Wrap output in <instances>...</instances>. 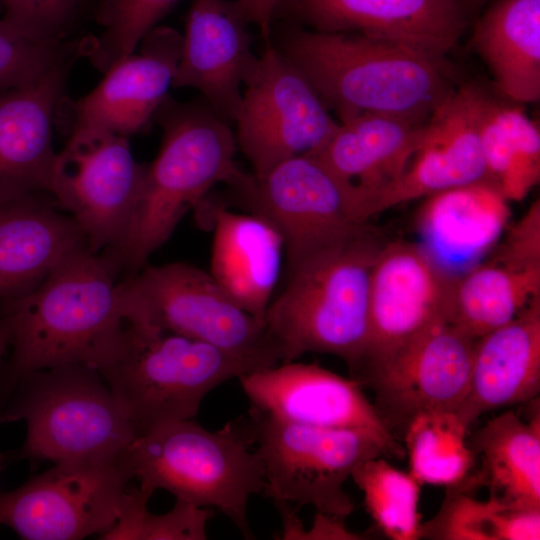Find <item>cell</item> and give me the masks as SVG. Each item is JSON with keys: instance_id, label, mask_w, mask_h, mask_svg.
I'll return each instance as SVG.
<instances>
[{"instance_id": "d4e9b609", "label": "cell", "mask_w": 540, "mask_h": 540, "mask_svg": "<svg viewBox=\"0 0 540 540\" xmlns=\"http://www.w3.org/2000/svg\"><path fill=\"white\" fill-rule=\"evenodd\" d=\"M540 390V296L512 321L475 341L467 394L458 409L479 416L534 400Z\"/></svg>"}, {"instance_id": "484cf974", "label": "cell", "mask_w": 540, "mask_h": 540, "mask_svg": "<svg viewBox=\"0 0 540 540\" xmlns=\"http://www.w3.org/2000/svg\"><path fill=\"white\" fill-rule=\"evenodd\" d=\"M509 218V201L483 180L426 197L417 226L421 246L447 271L448 265L471 264L496 245Z\"/></svg>"}, {"instance_id": "5b68a950", "label": "cell", "mask_w": 540, "mask_h": 540, "mask_svg": "<svg viewBox=\"0 0 540 540\" xmlns=\"http://www.w3.org/2000/svg\"><path fill=\"white\" fill-rule=\"evenodd\" d=\"M120 460L141 486L214 508L252 538L249 499L264 495L266 483L247 416L215 431L192 419L161 425L136 435Z\"/></svg>"}, {"instance_id": "7bdbcfd3", "label": "cell", "mask_w": 540, "mask_h": 540, "mask_svg": "<svg viewBox=\"0 0 540 540\" xmlns=\"http://www.w3.org/2000/svg\"><path fill=\"white\" fill-rule=\"evenodd\" d=\"M1 464H2V456L0 455V469H1Z\"/></svg>"}, {"instance_id": "277c9868", "label": "cell", "mask_w": 540, "mask_h": 540, "mask_svg": "<svg viewBox=\"0 0 540 540\" xmlns=\"http://www.w3.org/2000/svg\"><path fill=\"white\" fill-rule=\"evenodd\" d=\"M381 246L367 224L287 266L285 284L264 317L281 363L306 353L330 354L354 375L368 344L371 272Z\"/></svg>"}, {"instance_id": "e0dca14e", "label": "cell", "mask_w": 540, "mask_h": 540, "mask_svg": "<svg viewBox=\"0 0 540 540\" xmlns=\"http://www.w3.org/2000/svg\"><path fill=\"white\" fill-rule=\"evenodd\" d=\"M474 12L465 0H285L281 15L320 32H349L447 55Z\"/></svg>"}, {"instance_id": "7a4b0ae2", "label": "cell", "mask_w": 540, "mask_h": 540, "mask_svg": "<svg viewBox=\"0 0 540 540\" xmlns=\"http://www.w3.org/2000/svg\"><path fill=\"white\" fill-rule=\"evenodd\" d=\"M116 280L104 255L86 246L33 290L7 300L3 321L16 376L67 364L99 371L110 363L126 327Z\"/></svg>"}, {"instance_id": "8fae6325", "label": "cell", "mask_w": 540, "mask_h": 540, "mask_svg": "<svg viewBox=\"0 0 540 540\" xmlns=\"http://www.w3.org/2000/svg\"><path fill=\"white\" fill-rule=\"evenodd\" d=\"M247 212L281 234L287 266L363 229L345 189L315 154L284 160L230 187Z\"/></svg>"}, {"instance_id": "4316f807", "label": "cell", "mask_w": 540, "mask_h": 540, "mask_svg": "<svg viewBox=\"0 0 540 540\" xmlns=\"http://www.w3.org/2000/svg\"><path fill=\"white\" fill-rule=\"evenodd\" d=\"M472 43L500 94L515 103L540 99V0H492Z\"/></svg>"}, {"instance_id": "8992f818", "label": "cell", "mask_w": 540, "mask_h": 540, "mask_svg": "<svg viewBox=\"0 0 540 540\" xmlns=\"http://www.w3.org/2000/svg\"><path fill=\"white\" fill-rule=\"evenodd\" d=\"M251 371L214 345L128 321L118 353L99 370L136 435L191 420L213 389Z\"/></svg>"}, {"instance_id": "6da1fadb", "label": "cell", "mask_w": 540, "mask_h": 540, "mask_svg": "<svg viewBox=\"0 0 540 540\" xmlns=\"http://www.w3.org/2000/svg\"><path fill=\"white\" fill-rule=\"evenodd\" d=\"M274 45L340 121L376 114L426 122L459 85L447 55L402 42L292 24Z\"/></svg>"}, {"instance_id": "9a60e30c", "label": "cell", "mask_w": 540, "mask_h": 540, "mask_svg": "<svg viewBox=\"0 0 540 540\" xmlns=\"http://www.w3.org/2000/svg\"><path fill=\"white\" fill-rule=\"evenodd\" d=\"M250 407L271 417L306 426L364 432L386 456L404 449L354 378H345L317 363L289 361L238 378Z\"/></svg>"}, {"instance_id": "2e32d148", "label": "cell", "mask_w": 540, "mask_h": 540, "mask_svg": "<svg viewBox=\"0 0 540 540\" xmlns=\"http://www.w3.org/2000/svg\"><path fill=\"white\" fill-rule=\"evenodd\" d=\"M452 277L421 245H382L371 272L368 344L351 377L359 381L420 332L447 320Z\"/></svg>"}, {"instance_id": "7402d4cb", "label": "cell", "mask_w": 540, "mask_h": 540, "mask_svg": "<svg viewBox=\"0 0 540 540\" xmlns=\"http://www.w3.org/2000/svg\"><path fill=\"white\" fill-rule=\"evenodd\" d=\"M426 122L376 114L355 116L340 121L314 153L341 183L360 222H368L376 199L406 169Z\"/></svg>"}, {"instance_id": "1f68e13d", "label": "cell", "mask_w": 540, "mask_h": 540, "mask_svg": "<svg viewBox=\"0 0 540 540\" xmlns=\"http://www.w3.org/2000/svg\"><path fill=\"white\" fill-rule=\"evenodd\" d=\"M351 479L363 494L364 505L376 526L392 540L420 538L421 484L408 472L381 456L359 464Z\"/></svg>"}, {"instance_id": "f35d334b", "label": "cell", "mask_w": 540, "mask_h": 540, "mask_svg": "<svg viewBox=\"0 0 540 540\" xmlns=\"http://www.w3.org/2000/svg\"><path fill=\"white\" fill-rule=\"evenodd\" d=\"M540 508L506 505L498 518L497 540H539Z\"/></svg>"}, {"instance_id": "8d00e7d4", "label": "cell", "mask_w": 540, "mask_h": 540, "mask_svg": "<svg viewBox=\"0 0 540 540\" xmlns=\"http://www.w3.org/2000/svg\"><path fill=\"white\" fill-rule=\"evenodd\" d=\"M79 0H0L4 18L38 37L65 40Z\"/></svg>"}, {"instance_id": "3957f363", "label": "cell", "mask_w": 540, "mask_h": 540, "mask_svg": "<svg viewBox=\"0 0 540 540\" xmlns=\"http://www.w3.org/2000/svg\"><path fill=\"white\" fill-rule=\"evenodd\" d=\"M153 118L163 132L159 153L146 165L124 235L100 252L125 278L145 265L215 185L234 186L246 173L235 161L237 144L229 123L205 100L179 103L167 96Z\"/></svg>"}, {"instance_id": "d590c367", "label": "cell", "mask_w": 540, "mask_h": 540, "mask_svg": "<svg viewBox=\"0 0 540 540\" xmlns=\"http://www.w3.org/2000/svg\"><path fill=\"white\" fill-rule=\"evenodd\" d=\"M474 485L465 480L446 488L438 513L421 524L420 538L438 540H497V523L507 505L489 497L478 500L467 494Z\"/></svg>"}, {"instance_id": "603a6c76", "label": "cell", "mask_w": 540, "mask_h": 540, "mask_svg": "<svg viewBox=\"0 0 540 540\" xmlns=\"http://www.w3.org/2000/svg\"><path fill=\"white\" fill-rule=\"evenodd\" d=\"M196 208L209 214L213 229L209 273L238 306L264 320L281 273V234L257 214L238 213L206 197Z\"/></svg>"}, {"instance_id": "e575fe53", "label": "cell", "mask_w": 540, "mask_h": 540, "mask_svg": "<svg viewBox=\"0 0 540 540\" xmlns=\"http://www.w3.org/2000/svg\"><path fill=\"white\" fill-rule=\"evenodd\" d=\"M88 38L48 40L0 18V91L21 86L87 52Z\"/></svg>"}, {"instance_id": "ab89813d", "label": "cell", "mask_w": 540, "mask_h": 540, "mask_svg": "<svg viewBox=\"0 0 540 540\" xmlns=\"http://www.w3.org/2000/svg\"><path fill=\"white\" fill-rule=\"evenodd\" d=\"M285 0H235L249 24L255 25L263 39L270 40L272 23Z\"/></svg>"}, {"instance_id": "44dd1931", "label": "cell", "mask_w": 540, "mask_h": 540, "mask_svg": "<svg viewBox=\"0 0 540 540\" xmlns=\"http://www.w3.org/2000/svg\"><path fill=\"white\" fill-rule=\"evenodd\" d=\"M71 64L0 91V200L52 195L58 155L52 129Z\"/></svg>"}, {"instance_id": "4fadbf2b", "label": "cell", "mask_w": 540, "mask_h": 540, "mask_svg": "<svg viewBox=\"0 0 540 540\" xmlns=\"http://www.w3.org/2000/svg\"><path fill=\"white\" fill-rule=\"evenodd\" d=\"M145 169L127 137L89 127L70 130L57 155L52 196L80 226L92 252L114 246L124 235Z\"/></svg>"}, {"instance_id": "60d3db41", "label": "cell", "mask_w": 540, "mask_h": 540, "mask_svg": "<svg viewBox=\"0 0 540 540\" xmlns=\"http://www.w3.org/2000/svg\"><path fill=\"white\" fill-rule=\"evenodd\" d=\"M9 345V331L5 322L0 320V361Z\"/></svg>"}, {"instance_id": "52a82bcc", "label": "cell", "mask_w": 540, "mask_h": 540, "mask_svg": "<svg viewBox=\"0 0 540 540\" xmlns=\"http://www.w3.org/2000/svg\"><path fill=\"white\" fill-rule=\"evenodd\" d=\"M0 422L24 421L19 455L54 464L119 459L136 436L100 372L67 364L31 372Z\"/></svg>"}, {"instance_id": "5bb4252c", "label": "cell", "mask_w": 540, "mask_h": 540, "mask_svg": "<svg viewBox=\"0 0 540 540\" xmlns=\"http://www.w3.org/2000/svg\"><path fill=\"white\" fill-rule=\"evenodd\" d=\"M473 339L447 320H440L365 373L361 386L376 396L378 413L389 429L418 413L458 410L467 394Z\"/></svg>"}, {"instance_id": "836d02e7", "label": "cell", "mask_w": 540, "mask_h": 540, "mask_svg": "<svg viewBox=\"0 0 540 540\" xmlns=\"http://www.w3.org/2000/svg\"><path fill=\"white\" fill-rule=\"evenodd\" d=\"M178 0H104L98 21L104 27L99 38H89L86 57L105 73L131 55Z\"/></svg>"}, {"instance_id": "ffe728a7", "label": "cell", "mask_w": 540, "mask_h": 540, "mask_svg": "<svg viewBox=\"0 0 540 540\" xmlns=\"http://www.w3.org/2000/svg\"><path fill=\"white\" fill-rule=\"evenodd\" d=\"M182 35L156 26L140 42V53L115 63L102 81L69 106V130L101 129L123 137L141 130L168 96L179 63Z\"/></svg>"}, {"instance_id": "74e56055", "label": "cell", "mask_w": 540, "mask_h": 540, "mask_svg": "<svg viewBox=\"0 0 540 540\" xmlns=\"http://www.w3.org/2000/svg\"><path fill=\"white\" fill-rule=\"evenodd\" d=\"M506 230L492 257L522 266H540L539 200L533 202L527 212Z\"/></svg>"}, {"instance_id": "f546056e", "label": "cell", "mask_w": 540, "mask_h": 540, "mask_svg": "<svg viewBox=\"0 0 540 540\" xmlns=\"http://www.w3.org/2000/svg\"><path fill=\"white\" fill-rule=\"evenodd\" d=\"M510 102L481 89L479 136L487 177L509 202L523 200L540 180L539 127Z\"/></svg>"}, {"instance_id": "ba28073f", "label": "cell", "mask_w": 540, "mask_h": 540, "mask_svg": "<svg viewBox=\"0 0 540 540\" xmlns=\"http://www.w3.org/2000/svg\"><path fill=\"white\" fill-rule=\"evenodd\" d=\"M118 292L128 322L209 343L254 370L282 362L265 321L238 306L209 272L192 264L143 266L118 282Z\"/></svg>"}, {"instance_id": "d6986e66", "label": "cell", "mask_w": 540, "mask_h": 540, "mask_svg": "<svg viewBox=\"0 0 540 540\" xmlns=\"http://www.w3.org/2000/svg\"><path fill=\"white\" fill-rule=\"evenodd\" d=\"M248 21L235 0H194L173 87L198 90L213 111L234 122L242 87L257 69Z\"/></svg>"}, {"instance_id": "9c48e42d", "label": "cell", "mask_w": 540, "mask_h": 540, "mask_svg": "<svg viewBox=\"0 0 540 540\" xmlns=\"http://www.w3.org/2000/svg\"><path fill=\"white\" fill-rule=\"evenodd\" d=\"M247 417L264 466V495L276 507L312 506L345 520L355 506L346 481L365 460L386 456L377 440L361 431L299 425L251 407Z\"/></svg>"}, {"instance_id": "83f0119b", "label": "cell", "mask_w": 540, "mask_h": 540, "mask_svg": "<svg viewBox=\"0 0 540 540\" xmlns=\"http://www.w3.org/2000/svg\"><path fill=\"white\" fill-rule=\"evenodd\" d=\"M469 444L482 462L475 478L488 487L490 497L509 506L540 508L539 406L527 421L510 410L490 419Z\"/></svg>"}, {"instance_id": "b9f144b4", "label": "cell", "mask_w": 540, "mask_h": 540, "mask_svg": "<svg viewBox=\"0 0 540 540\" xmlns=\"http://www.w3.org/2000/svg\"><path fill=\"white\" fill-rule=\"evenodd\" d=\"M471 7L474 13H476L483 5L487 4L490 0H465Z\"/></svg>"}, {"instance_id": "7c38bea8", "label": "cell", "mask_w": 540, "mask_h": 540, "mask_svg": "<svg viewBox=\"0 0 540 540\" xmlns=\"http://www.w3.org/2000/svg\"><path fill=\"white\" fill-rule=\"evenodd\" d=\"M131 479L120 457L111 462L54 464L0 494V525L26 540L100 536L120 518Z\"/></svg>"}, {"instance_id": "ac0fdd59", "label": "cell", "mask_w": 540, "mask_h": 540, "mask_svg": "<svg viewBox=\"0 0 540 540\" xmlns=\"http://www.w3.org/2000/svg\"><path fill=\"white\" fill-rule=\"evenodd\" d=\"M481 88L473 82L459 84L436 109L406 169L376 199L370 218L399 204L488 180L479 136Z\"/></svg>"}, {"instance_id": "f1b7e54d", "label": "cell", "mask_w": 540, "mask_h": 540, "mask_svg": "<svg viewBox=\"0 0 540 540\" xmlns=\"http://www.w3.org/2000/svg\"><path fill=\"white\" fill-rule=\"evenodd\" d=\"M540 296V266L492 258L453 276L447 320L478 339L516 318Z\"/></svg>"}, {"instance_id": "cb8c5ba5", "label": "cell", "mask_w": 540, "mask_h": 540, "mask_svg": "<svg viewBox=\"0 0 540 540\" xmlns=\"http://www.w3.org/2000/svg\"><path fill=\"white\" fill-rule=\"evenodd\" d=\"M58 208L44 192L0 200V298L30 292L65 258L88 246L80 226Z\"/></svg>"}, {"instance_id": "4dcf8cb0", "label": "cell", "mask_w": 540, "mask_h": 540, "mask_svg": "<svg viewBox=\"0 0 540 540\" xmlns=\"http://www.w3.org/2000/svg\"><path fill=\"white\" fill-rule=\"evenodd\" d=\"M469 425L458 410L418 413L404 427L409 472L422 485L452 487L471 476L475 454L467 433Z\"/></svg>"}, {"instance_id": "30bf717a", "label": "cell", "mask_w": 540, "mask_h": 540, "mask_svg": "<svg viewBox=\"0 0 540 540\" xmlns=\"http://www.w3.org/2000/svg\"><path fill=\"white\" fill-rule=\"evenodd\" d=\"M244 87L234 134L256 176L318 152L338 126L308 78L270 40Z\"/></svg>"}, {"instance_id": "d6a6232c", "label": "cell", "mask_w": 540, "mask_h": 540, "mask_svg": "<svg viewBox=\"0 0 540 540\" xmlns=\"http://www.w3.org/2000/svg\"><path fill=\"white\" fill-rule=\"evenodd\" d=\"M154 492L139 484L129 489L124 510L116 523L100 535L105 540H205L211 510L176 499L171 510H148Z\"/></svg>"}]
</instances>
